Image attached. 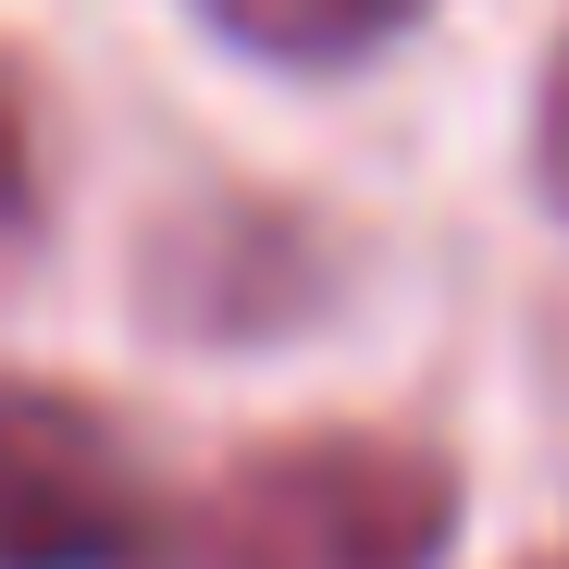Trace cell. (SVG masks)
<instances>
[{
	"instance_id": "obj_1",
	"label": "cell",
	"mask_w": 569,
	"mask_h": 569,
	"mask_svg": "<svg viewBox=\"0 0 569 569\" xmlns=\"http://www.w3.org/2000/svg\"><path fill=\"white\" fill-rule=\"evenodd\" d=\"M458 532V470L421 433H284L223 458L173 508L149 569H433Z\"/></svg>"
},
{
	"instance_id": "obj_2",
	"label": "cell",
	"mask_w": 569,
	"mask_h": 569,
	"mask_svg": "<svg viewBox=\"0 0 569 569\" xmlns=\"http://www.w3.org/2000/svg\"><path fill=\"white\" fill-rule=\"evenodd\" d=\"M161 508L124 421L74 385L0 371V569H149Z\"/></svg>"
},
{
	"instance_id": "obj_3",
	"label": "cell",
	"mask_w": 569,
	"mask_h": 569,
	"mask_svg": "<svg viewBox=\"0 0 569 569\" xmlns=\"http://www.w3.org/2000/svg\"><path fill=\"white\" fill-rule=\"evenodd\" d=\"M199 13L260 50V62H359V50H385L421 0H199Z\"/></svg>"
},
{
	"instance_id": "obj_4",
	"label": "cell",
	"mask_w": 569,
	"mask_h": 569,
	"mask_svg": "<svg viewBox=\"0 0 569 569\" xmlns=\"http://www.w3.org/2000/svg\"><path fill=\"white\" fill-rule=\"evenodd\" d=\"M532 186H545V211L569 223V38L545 62V100H532Z\"/></svg>"
},
{
	"instance_id": "obj_5",
	"label": "cell",
	"mask_w": 569,
	"mask_h": 569,
	"mask_svg": "<svg viewBox=\"0 0 569 569\" xmlns=\"http://www.w3.org/2000/svg\"><path fill=\"white\" fill-rule=\"evenodd\" d=\"M38 211V137H26V100H13V74H0V248L26 236Z\"/></svg>"
},
{
	"instance_id": "obj_6",
	"label": "cell",
	"mask_w": 569,
	"mask_h": 569,
	"mask_svg": "<svg viewBox=\"0 0 569 569\" xmlns=\"http://www.w3.org/2000/svg\"><path fill=\"white\" fill-rule=\"evenodd\" d=\"M532 569H569V557H532Z\"/></svg>"
}]
</instances>
